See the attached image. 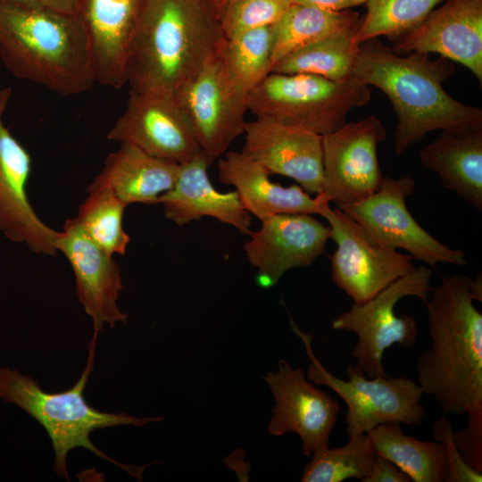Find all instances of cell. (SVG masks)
Returning <instances> with one entry per match:
<instances>
[{"label": "cell", "instance_id": "6da1fadb", "mask_svg": "<svg viewBox=\"0 0 482 482\" xmlns=\"http://www.w3.org/2000/svg\"><path fill=\"white\" fill-rule=\"evenodd\" d=\"M456 72L453 62L428 54H396L378 37L359 45L353 77L380 89L397 116L394 151L402 155L429 132L456 135L482 131V110L446 93L444 82Z\"/></svg>", "mask_w": 482, "mask_h": 482}, {"label": "cell", "instance_id": "7a4b0ae2", "mask_svg": "<svg viewBox=\"0 0 482 482\" xmlns=\"http://www.w3.org/2000/svg\"><path fill=\"white\" fill-rule=\"evenodd\" d=\"M472 278H444L426 303L431 346L417 361L423 395L437 402L443 414L466 415L482 426V314L473 303Z\"/></svg>", "mask_w": 482, "mask_h": 482}, {"label": "cell", "instance_id": "3957f363", "mask_svg": "<svg viewBox=\"0 0 482 482\" xmlns=\"http://www.w3.org/2000/svg\"><path fill=\"white\" fill-rule=\"evenodd\" d=\"M0 58L16 78L61 96L96 83L90 46L76 13L25 1H0Z\"/></svg>", "mask_w": 482, "mask_h": 482}, {"label": "cell", "instance_id": "277c9868", "mask_svg": "<svg viewBox=\"0 0 482 482\" xmlns=\"http://www.w3.org/2000/svg\"><path fill=\"white\" fill-rule=\"evenodd\" d=\"M226 38L210 0H144L126 65L130 90L174 94Z\"/></svg>", "mask_w": 482, "mask_h": 482}, {"label": "cell", "instance_id": "5b68a950", "mask_svg": "<svg viewBox=\"0 0 482 482\" xmlns=\"http://www.w3.org/2000/svg\"><path fill=\"white\" fill-rule=\"evenodd\" d=\"M94 332L88 344L86 367L79 380L68 390L57 393L44 391L30 377L9 368L0 369V397L24 410L46 431L54 452V470L59 478L70 481L66 459L74 448L83 447L96 456L140 478L143 469L118 462L99 450L90 440L92 431L120 425L142 427L158 422L162 417L138 418L127 413L101 411L89 405L84 390L94 367L96 337Z\"/></svg>", "mask_w": 482, "mask_h": 482}, {"label": "cell", "instance_id": "8992f818", "mask_svg": "<svg viewBox=\"0 0 482 482\" xmlns=\"http://www.w3.org/2000/svg\"><path fill=\"white\" fill-rule=\"evenodd\" d=\"M371 98L370 87L351 77L336 81L306 73L270 72L247 96L248 111L320 136L345 123L354 108Z\"/></svg>", "mask_w": 482, "mask_h": 482}, {"label": "cell", "instance_id": "52a82bcc", "mask_svg": "<svg viewBox=\"0 0 482 482\" xmlns=\"http://www.w3.org/2000/svg\"><path fill=\"white\" fill-rule=\"evenodd\" d=\"M292 330L303 341L311 363L307 378L317 386H326L345 403L346 434L349 437L367 433L385 423L420 425L427 413L420 403L419 384L404 376L368 378L354 365L346 368L344 380L328 371L312 351L313 337L300 330L290 320Z\"/></svg>", "mask_w": 482, "mask_h": 482}, {"label": "cell", "instance_id": "ba28073f", "mask_svg": "<svg viewBox=\"0 0 482 482\" xmlns=\"http://www.w3.org/2000/svg\"><path fill=\"white\" fill-rule=\"evenodd\" d=\"M432 270L426 266L415 267L409 274L399 278L370 300L356 303L333 320L334 330L353 332L357 341L352 355L355 367L368 378L386 376L383 365L385 351L398 345L411 347L419 334L413 315H397L396 303L404 297L415 296L424 303L433 290Z\"/></svg>", "mask_w": 482, "mask_h": 482}, {"label": "cell", "instance_id": "9c48e42d", "mask_svg": "<svg viewBox=\"0 0 482 482\" xmlns=\"http://www.w3.org/2000/svg\"><path fill=\"white\" fill-rule=\"evenodd\" d=\"M414 188L415 180L411 176L384 177L374 194L337 208L354 220L375 244L405 250L412 259L431 266L437 263L466 265L461 250L453 249L433 237L411 216L405 200Z\"/></svg>", "mask_w": 482, "mask_h": 482}, {"label": "cell", "instance_id": "30bf717a", "mask_svg": "<svg viewBox=\"0 0 482 482\" xmlns=\"http://www.w3.org/2000/svg\"><path fill=\"white\" fill-rule=\"evenodd\" d=\"M173 95L201 151L212 160L221 157L244 134L248 94L230 79L220 54L207 61Z\"/></svg>", "mask_w": 482, "mask_h": 482}, {"label": "cell", "instance_id": "8fae6325", "mask_svg": "<svg viewBox=\"0 0 482 482\" xmlns=\"http://www.w3.org/2000/svg\"><path fill=\"white\" fill-rule=\"evenodd\" d=\"M337 248L329 256L331 278L356 303H364L415 269L412 257L373 243L362 228L339 208L321 214Z\"/></svg>", "mask_w": 482, "mask_h": 482}, {"label": "cell", "instance_id": "7c38bea8", "mask_svg": "<svg viewBox=\"0 0 482 482\" xmlns=\"http://www.w3.org/2000/svg\"><path fill=\"white\" fill-rule=\"evenodd\" d=\"M386 131L376 115L345 123L322 136L323 178L320 194L337 207L360 202L381 186L378 146Z\"/></svg>", "mask_w": 482, "mask_h": 482}, {"label": "cell", "instance_id": "4fadbf2b", "mask_svg": "<svg viewBox=\"0 0 482 482\" xmlns=\"http://www.w3.org/2000/svg\"><path fill=\"white\" fill-rule=\"evenodd\" d=\"M107 138L178 164L203 153L174 95L163 91L130 90L126 109Z\"/></svg>", "mask_w": 482, "mask_h": 482}, {"label": "cell", "instance_id": "5bb4252c", "mask_svg": "<svg viewBox=\"0 0 482 482\" xmlns=\"http://www.w3.org/2000/svg\"><path fill=\"white\" fill-rule=\"evenodd\" d=\"M263 380L276 403L268 432L276 436L295 433L305 456L328 447L340 411L338 402L306 378L303 369H293L286 360H280L277 371L268 372Z\"/></svg>", "mask_w": 482, "mask_h": 482}, {"label": "cell", "instance_id": "9a60e30c", "mask_svg": "<svg viewBox=\"0 0 482 482\" xmlns=\"http://www.w3.org/2000/svg\"><path fill=\"white\" fill-rule=\"evenodd\" d=\"M12 93L11 87L0 88V231L36 253L55 256L58 231L37 215L27 194L31 156L4 122Z\"/></svg>", "mask_w": 482, "mask_h": 482}, {"label": "cell", "instance_id": "2e32d148", "mask_svg": "<svg viewBox=\"0 0 482 482\" xmlns=\"http://www.w3.org/2000/svg\"><path fill=\"white\" fill-rule=\"evenodd\" d=\"M244 250L262 287L274 286L293 268L311 265L324 252L331 229L312 214L280 213L263 219Z\"/></svg>", "mask_w": 482, "mask_h": 482}, {"label": "cell", "instance_id": "e0dca14e", "mask_svg": "<svg viewBox=\"0 0 482 482\" xmlns=\"http://www.w3.org/2000/svg\"><path fill=\"white\" fill-rule=\"evenodd\" d=\"M56 246L71 266L77 297L93 321L94 332L101 331L104 324L126 323L129 316L117 304L125 287L112 255L87 235L77 218L65 221Z\"/></svg>", "mask_w": 482, "mask_h": 482}, {"label": "cell", "instance_id": "ac0fdd59", "mask_svg": "<svg viewBox=\"0 0 482 482\" xmlns=\"http://www.w3.org/2000/svg\"><path fill=\"white\" fill-rule=\"evenodd\" d=\"M398 54H436L469 69L482 82V0H445L418 26L393 41Z\"/></svg>", "mask_w": 482, "mask_h": 482}, {"label": "cell", "instance_id": "d6986e66", "mask_svg": "<svg viewBox=\"0 0 482 482\" xmlns=\"http://www.w3.org/2000/svg\"><path fill=\"white\" fill-rule=\"evenodd\" d=\"M241 151L270 174L293 179L308 194H320L323 178L322 136L257 119L246 121Z\"/></svg>", "mask_w": 482, "mask_h": 482}, {"label": "cell", "instance_id": "ffe728a7", "mask_svg": "<svg viewBox=\"0 0 482 482\" xmlns=\"http://www.w3.org/2000/svg\"><path fill=\"white\" fill-rule=\"evenodd\" d=\"M144 0H76V14L88 37L96 83L127 84L126 65Z\"/></svg>", "mask_w": 482, "mask_h": 482}, {"label": "cell", "instance_id": "44dd1931", "mask_svg": "<svg viewBox=\"0 0 482 482\" xmlns=\"http://www.w3.org/2000/svg\"><path fill=\"white\" fill-rule=\"evenodd\" d=\"M212 162L201 153L179 164L173 187L160 197L164 216L178 226L212 217L243 235L251 234L252 217L242 205L237 193H220L210 181L208 167Z\"/></svg>", "mask_w": 482, "mask_h": 482}, {"label": "cell", "instance_id": "7402d4cb", "mask_svg": "<svg viewBox=\"0 0 482 482\" xmlns=\"http://www.w3.org/2000/svg\"><path fill=\"white\" fill-rule=\"evenodd\" d=\"M218 162L219 179L233 186L244 208L260 220L280 213L321 215L329 206L320 195L312 197L299 185L283 187L242 152H226Z\"/></svg>", "mask_w": 482, "mask_h": 482}, {"label": "cell", "instance_id": "603a6c76", "mask_svg": "<svg viewBox=\"0 0 482 482\" xmlns=\"http://www.w3.org/2000/svg\"><path fill=\"white\" fill-rule=\"evenodd\" d=\"M179 164L154 157L138 147L120 143L110 154L87 188L106 187L126 205L157 204L177 180Z\"/></svg>", "mask_w": 482, "mask_h": 482}, {"label": "cell", "instance_id": "cb8c5ba5", "mask_svg": "<svg viewBox=\"0 0 482 482\" xmlns=\"http://www.w3.org/2000/svg\"><path fill=\"white\" fill-rule=\"evenodd\" d=\"M420 163L436 172L443 186L482 212V131L442 132L420 151Z\"/></svg>", "mask_w": 482, "mask_h": 482}, {"label": "cell", "instance_id": "d4e9b609", "mask_svg": "<svg viewBox=\"0 0 482 482\" xmlns=\"http://www.w3.org/2000/svg\"><path fill=\"white\" fill-rule=\"evenodd\" d=\"M378 455L385 457L414 482H446L444 449L436 441L405 435L398 423L378 425L366 433Z\"/></svg>", "mask_w": 482, "mask_h": 482}, {"label": "cell", "instance_id": "484cf974", "mask_svg": "<svg viewBox=\"0 0 482 482\" xmlns=\"http://www.w3.org/2000/svg\"><path fill=\"white\" fill-rule=\"evenodd\" d=\"M357 12L350 9L328 11L312 5L293 4L272 28V67L287 55L331 34L355 29Z\"/></svg>", "mask_w": 482, "mask_h": 482}, {"label": "cell", "instance_id": "4316f807", "mask_svg": "<svg viewBox=\"0 0 482 482\" xmlns=\"http://www.w3.org/2000/svg\"><path fill=\"white\" fill-rule=\"evenodd\" d=\"M357 28L331 34L287 55L271 72L306 73L336 81L353 77L359 51L353 40Z\"/></svg>", "mask_w": 482, "mask_h": 482}, {"label": "cell", "instance_id": "83f0119b", "mask_svg": "<svg viewBox=\"0 0 482 482\" xmlns=\"http://www.w3.org/2000/svg\"><path fill=\"white\" fill-rule=\"evenodd\" d=\"M272 28L262 27L226 39L220 58L233 82L249 94L272 69Z\"/></svg>", "mask_w": 482, "mask_h": 482}, {"label": "cell", "instance_id": "f1b7e54d", "mask_svg": "<svg viewBox=\"0 0 482 482\" xmlns=\"http://www.w3.org/2000/svg\"><path fill=\"white\" fill-rule=\"evenodd\" d=\"M312 454L303 470L302 482H342L349 478L362 481L378 455L366 433L349 437L341 447H326Z\"/></svg>", "mask_w": 482, "mask_h": 482}, {"label": "cell", "instance_id": "f546056e", "mask_svg": "<svg viewBox=\"0 0 482 482\" xmlns=\"http://www.w3.org/2000/svg\"><path fill=\"white\" fill-rule=\"evenodd\" d=\"M76 217L87 235L104 251L124 255L130 241L122 219L128 206L106 187L87 188Z\"/></svg>", "mask_w": 482, "mask_h": 482}, {"label": "cell", "instance_id": "4dcf8cb0", "mask_svg": "<svg viewBox=\"0 0 482 482\" xmlns=\"http://www.w3.org/2000/svg\"><path fill=\"white\" fill-rule=\"evenodd\" d=\"M445 0H368L353 40L361 43L386 36L390 41L418 26Z\"/></svg>", "mask_w": 482, "mask_h": 482}, {"label": "cell", "instance_id": "1f68e13d", "mask_svg": "<svg viewBox=\"0 0 482 482\" xmlns=\"http://www.w3.org/2000/svg\"><path fill=\"white\" fill-rule=\"evenodd\" d=\"M294 0H229L220 11L219 21L226 39L277 22Z\"/></svg>", "mask_w": 482, "mask_h": 482}, {"label": "cell", "instance_id": "d6a6232c", "mask_svg": "<svg viewBox=\"0 0 482 482\" xmlns=\"http://www.w3.org/2000/svg\"><path fill=\"white\" fill-rule=\"evenodd\" d=\"M433 438L441 444L447 465L446 482H481V472L470 468L458 450L453 427L448 415L443 414L433 424Z\"/></svg>", "mask_w": 482, "mask_h": 482}, {"label": "cell", "instance_id": "836d02e7", "mask_svg": "<svg viewBox=\"0 0 482 482\" xmlns=\"http://www.w3.org/2000/svg\"><path fill=\"white\" fill-rule=\"evenodd\" d=\"M408 475L393 462L377 455L371 471L362 482H411Z\"/></svg>", "mask_w": 482, "mask_h": 482}, {"label": "cell", "instance_id": "e575fe53", "mask_svg": "<svg viewBox=\"0 0 482 482\" xmlns=\"http://www.w3.org/2000/svg\"><path fill=\"white\" fill-rule=\"evenodd\" d=\"M368 0H294L295 4L312 5L328 11H343L366 4Z\"/></svg>", "mask_w": 482, "mask_h": 482}, {"label": "cell", "instance_id": "d590c367", "mask_svg": "<svg viewBox=\"0 0 482 482\" xmlns=\"http://www.w3.org/2000/svg\"><path fill=\"white\" fill-rule=\"evenodd\" d=\"M0 1H8V0H0ZM12 1L31 2V3H36V4L50 6L60 11L76 13V0H12Z\"/></svg>", "mask_w": 482, "mask_h": 482}, {"label": "cell", "instance_id": "8d00e7d4", "mask_svg": "<svg viewBox=\"0 0 482 482\" xmlns=\"http://www.w3.org/2000/svg\"><path fill=\"white\" fill-rule=\"evenodd\" d=\"M471 294L473 299L476 301L482 302V278L481 273H479L474 279L472 278L471 283Z\"/></svg>", "mask_w": 482, "mask_h": 482}, {"label": "cell", "instance_id": "74e56055", "mask_svg": "<svg viewBox=\"0 0 482 482\" xmlns=\"http://www.w3.org/2000/svg\"><path fill=\"white\" fill-rule=\"evenodd\" d=\"M213 8L215 9L217 14H219L220 11L223 8V6L227 4L229 0H210Z\"/></svg>", "mask_w": 482, "mask_h": 482}]
</instances>
